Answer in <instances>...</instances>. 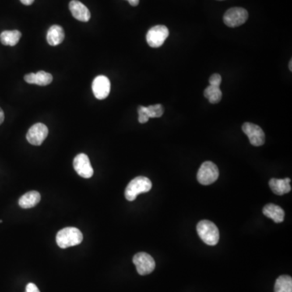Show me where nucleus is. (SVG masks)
<instances>
[{"mask_svg":"<svg viewBox=\"0 0 292 292\" xmlns=\"http://www.w3.org/2000/svg\"><path fill=\"white\" fill-rule=\"evenodd\" d=\"M275 292H292V279L289 275H282L275 282Z\"/></svg>","mask_w":292,"mask_h":292,"instance_id":"412c9836","label":"nucleus"},{"mask_svg":"<svg viewBox=\"0 0 292 292\" xmlns=\"http://www.w3.org/2000/svg\"><path fill=\"white\" fill-rule=\"evenodd\" d=\"M24 5H26V6H29V5H31L33 4V3L34 2V0H20Z\"/></svg>","mask_w":292,"mask_h":292,"instance_id":"b1692460","label":"nucleus"},{"mask_svg":"<svg viewBox=\"0 0 292 292\" xmlns=\"http://www.w3.org/2000/svg\"><path fill=\"white\" fill-rule=\"evenodd\" d=\"M198 236L205 244L215 246L219 243V230L217 226L211 221L202 220L197 226Z\"/></svg>","mask_w":292,"mask_h":292,"instance_id":"7ed1b4c3","label":"nucleus"},{"mask_svg":"<svg viewBox=\"0 0 292 292\" xmlns=\"http://www.w3.org/2000/svg\"><path fill=\"white\" fill-rule=\"evenodd\" d=\"M25 292H40L39 289L37 288V286L34 284V283H29V284L26 286V290Z\"/></svg>","mask_w":292,"mask_h":292,"instance_id":"5701e85b","label":"nucleus"},{"mask_svg":"<svg viewBox=\"0 0 292 292\" xmlns=\"http://www.w3.org/2000/svg\"><path fill=\"white\" fill-rule=\"evenodd\" d=\"M64 37H65V34H64V29L60 25H52L47 32V43L52 47H55L60 43H62Z\"/></svg>","mask_w":292,"mask_h":292,"instance_id":"dca6fc26","label":"nucleus"},{"mask_svg":"<svg viewBox=\"0 0 292 292\" xmlns=\"http://www.w3.org/2000/svg\"><path fill=\"white\" fill-rule=\"evenodd\" d=\"M242 130L248 135L250 143L254 146H261L265 144V133L259 126L251 123H244Z\"/></svg>","mask_w":292,"mask_h":292,"instance_id":"6e6552de","label":"nucleus"},{"mask_svg":"<svg viewBox=\"0 0 292 292\" xmlns=\"http://www.w3.org/2000/svg\"><path fill=\"white\" fill-rule=\"evenodd\" d=\"M4 110L0 107V125L4 123Z\"/></svg>","mask_w":292,"mask_h":292,"instance_id":"a878e982","label":"nucleus"},{"mask_svg":"<svg viewBox=\"0 0 292 292\" xmlns=\"http://www.w3.org/2000/svg\"><path fill=\"white\" fill-rule=\"evenodd\" d=\"M73 167L76 173L83 178L89 179L93 176V167L89 157L85 153H80L74 159Z\"/></svg>","mask_w":292,"mask_h":292,"instance_id":"9d476101","label":"nucleus"},{"mask_svg":"<svg viewBox=\"0 0 292 292\" xmlns=\"http://www.w3.org/2000/svg\"><path fill=\"white\" fill-rule=\"evenodd\" d=\"M92 89L96 99L99 100L107 99L110 92V80L105 75H98L93 80Z\"/></svg>","mask_w":292,"mask_h":292,"instance_id":"9b49d317","label":"nucleus"},{"mask_svg":"<svg viewBox=\"0 0 292 292\" xmlns=\"http://www.w3.org/2000/svg\"><path fill=\"white\" fill-rule=\"evenodd\" d=\"M138 120L141 124H145L150 118H160L164 113V108L161 104L152 105L149 107H139Z\"/></svg>","mask_w":292,"mask_h":292,"instance_id":"f8f14e48","label":"nucleus"},{"mask_svg":"<svg viewBox=\"0 0 292 292\" xmlns=\"http://www.w3.org/2000/svg\"><path fill=\"white\" fill-rule=\"evenodd\" d=\"M219 168L212 162H205L201 164L198 172V182L203 185L213 184L219 179Z\"/></svg>","mask_w":292,"mask_h":292,"instance_id":"20e7f679","label":"nucleus"},{"mask_svg":"<svg viewBox=\"0 0 292 292\" xmlns=\"http://www.w3.org/2000/svg\"><path fill=\"white\" fill-rule=\"evenodd\" d=\"M3 221L2 220H0V223H2Z\"/></svg>","mask_w":292,"mask_h":292,"instance_id":"cd10ccee","label":"nucleus"},{"mask_svg":"<svg viewBox=\"0 0 292 292\" xmlns=\"http://www.w3.org/2000/svg\"><path fill=\"white\" fill-rule=\"evenodd\" d=\"M248 18L247 10L242 8H232L226 11L223 16V22L228 27H239L245 23Z\"/></svg>","mask_w":292,"mask_h":292,"instance_id":"423d86ee","label":"nucleus"},{"mask_svg":"<svg viewBox=\"0 0 292 292\" xmlns=\"http://www.w3.org/2000/svg\"><path fill=\"white\" fill-rule=\"evenodd\" d=\"M128 1L130 5H132L133 7L138 6L140 2V0H128Z\"/></svg>","mask_w":292,"mask_h":292,"instance_id":"393cba45","label":"nucleus"},{"mask_svg":"<svg viewBox=\"0 0 292 292\" xmlns=\"http://www.w3.org/2000/svg\"><path fill=\"white\" fill-rule=\"evenodd\" d=\"M152 188L150 180L145 176H138L131 181L125 189L126 199L128 201H135L138 196L144 192H148Z\"/></svg>","mask_w":292,"mask_h":292,"instance_id":"f03ea898","label":"nucleus"},{"mask_svg":"<svg viewBox=\"0 0 292 292\" xmlns=\"http://www.w3.org/2000/svg\"><path fill=\"white\" fill-rule=\"evenodd\" d=\"M41 201V195L38 192L31 191L24 194L19 200V205L23 209L34 207Z\"/></svg>","mask_w":292,"mask_h":292,"instance_id":"a211bd4d","label":"nucleus"},{"mask_svg":"<svg viewBox=\"0 0 292 292\" xmlns=\"http://www.w3.org/2000/svg\"><path fill=\"white\" fill-rule=\"evenodd\" d=\"M262 211L265 216L273 219L275 223H283L284 220V210L279 205H275V204H268L263 208Z\"/></svg>","mask_w":292,"mask_h":292,"instance_id":"f3484780","label":"nucleus"},{"mask_svg":"<svg viewBox=\"0 0 292 292\" xmlns=\"http://www.w3.org/2000/svg\"><path fill=\"white\" fill-rule=\"evenodd\" d=\"M49 131L47 126L42 123H37L32 126L28 131L26 139L33 145H41L48 135Z\"/></svg>","mask_w":292,"mask_h":292,"instance_id":"1a4fd4ad","label":"nucleus"},{"mask_svg":"<svg viewBox=\"0 0 292 292\" xmlns=\"http://www.w3.org/2000/svg\"><path fill=\"white\" fill-rule=\"evenodd\" d=\"M220 1H222V0H220Z\"/></svg>","mask_w":292,"mask_h":292,"instance_id":"c85d7f7f","label":"nucleus"},{"mask_svg":"<svg viewBox=\"0 0 292 292\" xmlns=\"http://www.w3.org/2000/svg\"><path fill=\"white\" fill-rule=\"evenodd\" d=\"M169 36V29L165 25H156L151 28L146 34V41L149 47L158 48L163 46Z\"/></svg>","mask_w":292,"mask_h":292,"instance_id":"39448f33","label":"nucleus"},{"mask_svg":"<svg viewBox=\"0 0 292 292\" xmlns=\"http://www.w3.org/2000/svg\"><path fill=\"white\" fill-rule=\"evenodd\" d=\"M290 183V180L289 178L283 180L273 178L269 180V185L274 193L282 196L290 192L291 187Z\"/></svg>","mask_w":292,"mask_h":292,"instance_id":"2eb2a0df","label":"nucleus"},{"mask_svg":"<svg viewBox=\"0 0 292 292\" xmlns=\"http://www.w3.org/2000/svg\"><path fill=\"white\" fill-rule=\"evenodd\" d=\"M25 81L29 84L46 86L52 82L53 76L48 72L39 71L37 73H29L25 75Z\"/></svg>","mask_w":292,"mask_h":292,"instance_id":"4468645a","label":"nucleus"},{"mask_svg":"<svg viewBox=\"0 0 292 292\" xmlns=\"http://www.w3.org/2000/svg\"><path fill=\"white\" fill-rule=\"evenodd\" d=\"M138 273L140 275H147L152 273L155 269V261L149 254L146 252H138L132 259Z\"/></svg>","mask_w":292,"mask_h":292,"instance_id":"0eeeda50","label":"nucleus"},{"mask_svg":"<svg viewBox=\"0 0 292 292\" xmlns=\"http://www.w3.org/2000/svg\"><path fill=\"white\" fill-rule=\"evenodd\" d=\"M204 96L209 100L212 104H216L220 102L223 98V93L221 91L219 86L209 85L204 91Z\"/></svg>","mask_w":292,"mask_h":292,"instance_id":"aec40b11","label":"nucleus"},{"mask_svg":"<svg viewBox=\"0 0 292 292\" xmlns=\"http://www.w3.org/2000/svg\"><path fill=\"white\" fill-rule=\"evenodd\" d=\"M221 82H222V76L219 74H213L209 78V85L220 87Z\"/></svg>","mask_w":292,"mask_h":292,"instance_id":"4be33fe9","label":"nucleus"},{"mask_svg":"<svg viewBox=\"0 0 292 292\" xmlns=\"http://www.w3.org/2000/svg\"><path fill=\"white\" fill-rule=\"evenodd\" d=\"M69 9L73 17L80 22H88L91 16L87 7L77 0H72L70 2Z\"/></svg>","mask_w":292,"mask_h":292,"instance_id":"ddd939ff","label":"nucleus"},{"mask_svg":"<svg viewBox=\"0 0 292 292\" xmlns=\"http://www.w3.org/2000/svg\"><path fill=\"white\" fill-rule=\"evenodd\" d=\"M22 33L18 30H6L0 34V42L4 46L14 47L19 43Z\"/></svg>","mask_w":292,"mask_h":292,"instance_id":"6ab92c4d","label":"nucleus"},{"mask_svg":"<svg viewBox=\"0 0 292 292\" xmlns=\"http://www.w3.org/2000/svg\"><path fill=\"white\" fill-rule=\"evenodd\" d=\"M83 240V235L75 227H65L60 230L56 236V243L61 248L78 245Z\"/></svg>","mask_w":292,"mask_h":292,"instance_id":"f257e3e1","label":"nucleus"},{"mask_svg":"<svg viewBox=\"0 0 292 292\" xmlns=\"http://www.w3.org/2000/svg\"><path fill=\"white\" fill-rule=\"evenodd\" d=\"M289 67H290V71H291L292 68H291V60H290V65H289Z\"/></svg>","mask_w":292,"mask_h":292,"instance_id":"bb28decb","label":"nucleus"}]
</instances>
